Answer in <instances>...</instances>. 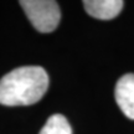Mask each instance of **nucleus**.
<instances>
[{
	"instance_id": "obj_2",
	"label": "nucleus",
	"mask_w": 134,
	"mask_h": 134,
	"mask_svg": "<svg viewBox=\"0 0 134 134\" xmlns=\"http://www.w3.org/2000/svg\"><path fill=\"white\" fill-rule=\"evenodd\" d=\"M20 5L38 32L48 34L58 26L61 10L53 0H23Z\"/></svg>"
},
{
	"instance_id": "obj_3",
	"label": "nucleus",
	"mask_w": 134,
	"mask_h": 134,
	"mask_svg": "<svg viewBox=\"0 0 134 134\" xmlns=\"http://www.w3.org/2000/svg\"><path fill=\"white\" fill-rule=\"evenodd\" d=\"M114 97L123 114L129 119H134V73L123 75L118 80Z\"/></svg>"
},
{
	"instance_id": "obj_4",
	"label": "nucleus",
	"mask_w": 134,
	"mask_h": 134,
	"mask_svg": "<svg viewBox=\"0 0 134 134\" xmlns=\"http://www.w3.org/2000/svg\"><path fill=\"white\" fill-rule=\"evenodd\" d=\"M124 3L122 0H85L83 6L87 14L99 20H110L118 16Z\"/></svg>"
},
{
	"instance_id": "obj_1",
	"label": "nucleus",
	"mask_w": 134,
	"mask_h": 134,
	"mask_svg": "<svg viewBox=\"0 0 134 134\" xmlns=\"http://www.w3.org/2000/svg\"><path fill=\"white\" fill-rule=\"evenodd\" d=\"M47 88L48 76L42 67H18L0 80V104L8 107L35 104Z\"/></svg>"
},
{
	"instance_id": "obj_5",
	"label": "nucleus",
	"mask_w": 134,
	"mask_h": 134,
	"mask_svg": "<svg viewBox=\"0 0 134 134\" xmlns=\"http://www.w3.org/2000/svg\"><path fill=\"white\" fill-rule=\"evenodd\" d=\"M38 134H72L71 124L62 114H52Z\"/></svg>"
}]
</instances>
